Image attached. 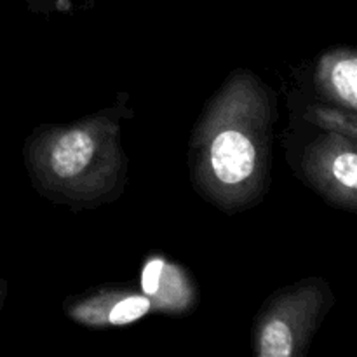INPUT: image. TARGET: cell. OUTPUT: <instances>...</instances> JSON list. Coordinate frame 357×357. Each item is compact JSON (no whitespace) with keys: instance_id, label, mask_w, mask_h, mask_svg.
Segmentation results:
<instances>
[{"instance_id":"cell-1","label":"cell","mask_w":357,"mask_h":357,"mask_svg":"<svg viewBox=\"0 0 357 357\" xmlns=\"http://www.w3.org/2000/svg\"><path fill=\"white\" fill-rule=\"evenodd\" d=\"M272 110L264 86L250 73H236L195 131V180L222 208H243L264 190Z\"/></svg>"},{"instance_id":"cell-2","label":"cell","mask_w":357,"mask_h":357,"mask_svg":"<svg viewBox=\"0 0 357 357\" xmlns=\"http://www.w3.org/2000/svg\"><path fill=\"white\" fill-rule=\"evenodd\" d=\"M26 157L40 190L75 204H94L110 192L117 194L126 174L119 122L108 114L35 132Z\"/></svg>"},{"instance_id":"cell-3","label":"cell","mask_w":357,"mask_h":357,"mask_svg":"<svg viewBox=\"0 0 357 357\" xmlns=\"http://www.w3.org/2000/svg\"><path fill=\"white\" fill-rule=\"evenodd\" d=\"M328 305L326 284L319 279L279 293L258 317L255 349L260 357H295L303 352Z\"/></svg>"},{"instance_id":"cell-4","label":"cell","mask_w":357,"mask_h":357,"mask_svg":"<svg viewBox=\"0 0 357 357\" xmlns=\"http://www.w3.org/2000/svg\"><path fill=\"white\" fill-rule=\"evenodd\" d=\"M305 173L328 201L354 209L357 202L356 142L338 132L321 139L305 155Z\"/></svg>"},{"instance_id":"cell-5","label":"cell","mask_w":357,"mask_h":357,"mask_svg":"<svg viewBox=\"0 0 357 357\" xmlns=\"http://www.w3.org/2000/svg\"><path fill=\"white\" fill-rule=\"evenodd\" d=\"M152 310L146 295L129 291H98L96 295L73 303L68 314L73 321L89 328L126 326Z\"/></svg>"},{"instance_id":"cell-6","label":"cell","mask_w":357,"mask_h":357,"mask_svg":"<svg viewBox=\"0 0 357 357\" xmlns=\"http://www.w3.org/2000/svg\"><path fill=\"white\" fill-rule=\"evenodd\" d=\"M317 82L324 94L351 112L357 107V58L351 49L328 52L319 61Z\"/></svg>"},{"instance_id":"cell-7","label":"cell","mask_w":357,"mask_h":357,"mask_svg":"<svg viewBox=\"0 0 357 357\" xmlns=\"http://www.w3.org/2000/svg\"><path fill=\"white\" fill-rule=\"evenodd\" d=\"M192 286L187 275L180 267L167 264L164 265L160 274L159 286L155 293L150 296L152 310H164L167 314H181L190 309L194 296Z\"/></svg>"},{"instance_id":"cell-8","label":"cell","mask_w":357,"mask_h":357,"mask_svg":"<svg viewBox=\"0 0 357 357\" xmlns=\"http://www.w3.org/2000/svg\"><path fill=\"white\" fill-rule=\"evenodd\" d=\"M319 126H323L324 129H328L330 132H338V135H344L347 138L354 139L356 142V119L354 115L351 117H345V114L338 110H331V108H323L316 114V121Z\"/></svg>"},{"instance_id":"cell-9","label":"cell","mask_w":357,"mask_h":357,"mask_svg":"<svg viewBox=\"0 0 357 357\" xmlns=\"http://www.w3.org/2000/svg\"><path fill=\"white\" fill-rule=\"evenodd\" d=\"M166 265V260L164 258H152L145 264L142 272V289L143 295L150 296L155 293L157 286H159V279L160 274H162V268Z\"/></svg>"},{"instance_id":"cell-10","label":"cell","mask_w":357,"mask_h":357,"mask_svg":"<svg viewBox=\"0 0 357 357\" xmlns=\"http://www.w3.org/2000/svg\"><path fill=\"white\" fill-rule=\"evenodd\" d=\"M6 291H7L6 284H3V282L0 281V307H2V303H3V298H6Z\"/></svg>"},{"instance_id":"cell-11","label":"cell","mask_w":357,"mask_h":357,"mask_svg":"<svg viewBox=\"0 0 357 357\" xmlns=\"http://www.w3.org/2000/svg\"><path fill=\"white\" fill-rule=\"evenodd\" d=\"M44 2H56V0H44Z\"/></svg>"}]
</instances>
